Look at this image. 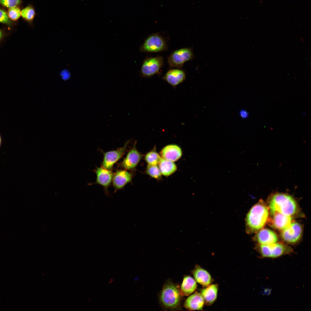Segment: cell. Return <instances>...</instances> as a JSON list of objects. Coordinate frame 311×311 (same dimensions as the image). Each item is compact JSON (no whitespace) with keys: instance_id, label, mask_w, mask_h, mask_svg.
<instances>
[{"instance_id":"obj_1","label":"cell","mask_w":311,"mask_h":311,"mask_svg":"<svg viewBox=\"0 0 311 311\" xmlns=\"http://www.w3.org/2000/svg\"><path fill=\"white\" fill-rule=\"evenodd\" d=\"M268 207L262 200L254 205L247 214L246 231L248 234L255 232L262 228L268 219Z\"/></svg>"},{"instance_id":"obj_2","label":"cell","mask_w":311,"mask_h":311,"mask_svg":"<svg viewBox=\"0 0 311 311\" xmlns=\"http://www.w3.org/2000/svg\"><path fill=\"white\" fill-rule=\"evenodd\" d=\"M269 207L271 215L278 212L291 216L297 210V204L294 199L288 194L282 193H275L270 196Z\"/></svg>"},{"instance_id":"obj_3","label":"cell","mask_w":311,"mask_h":311,"mask_svg":"<svg viewBox=\"0 0 311 311\" xmlns=\"http://www.w3.org/2000/svg\"><path fill=\"white\" fill-rule=\"evenodd\" d=\"M181 297L178 287L171 282H168L163 288L160 295V301L165 308L177 310L181 309Z\"/></svg>"},{"instance_id":"obj_4","label":"cell","mask_w":311,"mask_h":311,"mask_svg":"<svg viewBox=\"0 0 311 311\" xmlns=\"http://www.w3.org/2000/svg\"><path fill=\"white\" fill-rule=\"evenodd\" d=\"M255 249L263 258H275L293 252L292 249L283 244L274 243L263 245L259 244Z\"/></svg>"},{"instance_id":"obj_5","label":"cell","mask_w":311,"mask_h":311,"mask_svg":"<svg viewBox=\"0 0 311 311\" xmlns=\"http://www.w3.org/2000/svg\"><path fill=\"white\" fill-rule=\"evenodd\" d=\"M167 48L165 39L159 33L149 35L139 48L143 52L156 53L163 51Z\"/></svg>"},{"instance_id":"obj_6","label":"cell","mask_w":311,"mask_h":311,"mask_svg":"<svg viewBox=\"0 0 311 311\" xmlns=\"http://www.w3.org/2000/svg\"><path fill=\"white\" fill-rule=\"evenodd\" d=\"M194 57L191 48H183L173 51L167 58V61L170 68L181 69L186 62L191 60Z\"/></svg>"},{"instance_id":"obj_7","label":"cell","mask_w":311,"mask_h":311,"mask_svg":"<svg viewBox=\"0 0 311 311\" xmlns=\"http://www.w3.org/2000/svg\"><path fill=\"white\" fill-rule=\"evenodd\" d=\"M164 62V58L161 56L146 58L141 67V76L145 77H150L159 73L163 66Z\"/></svg>"},{"instance_id":"obj_8","label":"cell","mask_w":311,"mask_h":311,"mask_svg":"<svg viewBox=\"0 0 311 311\" xmlns=\"http://www.w3.org/2000/svg\"><path fill=\"white\" fill-rule=\"evenodd\" d=\"M302 227L299 223L294 222L291 223L283 230L281 236L286 242L293 244L297 242L300 239L302 234Z\"/></svg>"},{"instance_id":"obj_9","label":"cell","mask_w":311,"mask_h":311,"mask_svg":"<svg viewBox=\"0 0 311 311\" xmlns=\"http://www.w3.org/2000/svg\"><path fill=\"white\" fill-rule=\"evenodd\" d=\"M130 141L128 140L125 143L123 147L116 150L104 153L102 167L109 170L112 169L113 165L123 155Z\"/></svg>"},{"instance_id":"obj_10","label":"cell","mask_w":311,"mask_h":311,"mask_svg":"<svg viewBox=\"0 0 311 311\" xmlns=\"http://www.w3.org/2000/svg\"><path fill=\"white\" fill-rule=\"evenodd\" d=\"M186 74L184 70L181 69L169 70L162 79L175 88L185 80Z\"/></svg>"},{"instance_id":"obj_11","label":"cell","mask_w":311,"mask_h":311,"mask_svg":"<svg viewBox=\"0 0 311 311\" xmlns=\"http://www.w3.org/2000/svg\"><path fill=\"white\" fill-rule=\"evenodd\" d=\"M136 144L135 142L121 164V166L125 169L130 170L135 168L142 158L141 154L136 148Z\"/></svg>"},{"instance_id":"obj_12","label":"cell","mask_w":311,"mask_h":311,"mask_svg":"<svg viewBox=\"0 0 311 311\" xmlns=\"http://www.w3.org/2000/svg\"><path fill=\"white\" fill-rule=\"evenodd\" d=\"M191 273L196 281L204 288L211 285L213 281L209 272L199 265L195 266Z\"/></svg>"},{"instance_id":"obj_13","label":"cell","mask_w":311,"mask_h":311,"mask_svg":"<svg viewBox=\"0 0 311 311\" xmlns=\"http://www.w3.org/2000/svg\"><path fill=\"white\" fill-rule=\"evenodd\" d=\"M160 155L162 158L174 162L178 160L181 157L182 151L178 145L170 144L165 146L162 149Z\"/></svg>"},{"instance_id":"obj_14","label":"cell","mask_w":311,"mask_h":311,"mask_svg":"<svg viewBox=\"0 0 311 311\" xmlns=\"http://www.w3.org/2000/svg\"><path fill=\"white\" fill-rule=\"evenodd\" d=\"M205 304L201 294L196 292L187 298L184 303V307L189 310H202Z\"/></svg>"},{"instance_id":"obj_15","label":"cell","mask_w":311,"mask_h":311,"mask_svg":"<svg viewBox=\"0 0 311 311\" xmlns=\"http://www.w3.org/2000/svg\"><path fill=\"white\" fill-rule=\"evenodd\" d=\"M254 240L260 244L266 245L276 242L278 238L276 234L268 229L259 231L254 238Z\"/></svg>"},{"instance_id":"obj_16","label":"cell","mask_w":311,"mask_h":311,"mask_svg":"<svg viewBox=\"0 0 311 311\" xmlns=\"http://www.w3.org/2000/svg\"><path fill=\"white\" fill-rule=\"evenodd\" d=\"M132 175L125 170H118L113 175V186L116 190L123 188L128 183L131 181Z\"/></svg>"},{"instance_id":"obj_17","label":"cell","mask_w":311,"mask_h":311,"mask_svg":"<svg viewBox=\"0 0 311 311\" xmlns=\"http://www.w3.org/2000/svg\"><path fill=\"white\" fill-rule=\"evenodd\" d=\"M96 183L103 186L106 191L112 181L114 175L113 172L111 170L98 167L96 170Z\"/></svg>"},{"instance_id":"obj_18","label":"cell","mask_w":311,"mask_h":311,"mask_svg":"<svg viewBox=\"0 0 311 311\" xmlns=\"http://www.w3.org/2000/svg\"><path fill=\"white\" fill-rule=\"evenodd\" d=\"M218 288L217 284H213L201 289L200 293L204 299L205 304L206 305L211 306L216 301Z\"/></svg>"},{"instance_id":"obj_19","label":"cell","mask_w":311,"mask_h":311,"mask_svg":"<svg viewBox=\"0 0 311 311\" xmlns=\"http://www.w3.org/2000/svg\"><path fill=\"white\" fill-rule=\"evenodd\" d=\"M271 225L273 227L279 230H283L288 227L291 223V216L276 212L271 215Z\"/></svg>"},{"instance_id":"obj_20","label":"cell","mask_w":311,"mask_h":311,"mask_svg":"<svg viewBox=\"0 0 311 311\" xmlns=\"http://www.w3.org/2000/svg\"><path fill=\"white\" fill-rule=\"evenodd\" d=\"M197 286L196 282L194 279L189 276H185L179 289L181 295L189 296L195 291Z\"/></svg>"},{"instance_id":"obj_21","label":"cell","mask_w":311,"mask_h":311,"mask_svg":"<svg viewBox=\"0 0 311 311\" xmlns=\"http://www.w3.org/2000/svg\"><path fill=\"white\" fill-rule=\"evenodd\" d=\"M158 165L162 175L165 176L171 175L177 170V166L173 162L162 158Z\"/></svg>"},{"instance_id":"obj_22","label":"cell","mask_w":311,"mask_h":311,"mask_svg":"<svg viewBox=\"0 0 311 311\" xmlns=\"http://www.w3.org/2000/svg\"><path fill=\"white\" fill-rule=\"evenodd\" d=\"M161 158L154 148L147 153L145 157V160L148 164L158 165Z\"/></svg>"},{"instance_id":"obj_23","label":"cell","mask_w":311,"mask_h":311,"mask_svg":"<svg viewBox=\"0 0 311 311\" xmlns=\"http://www.w3.org/2000/svg\"><path fill=\"white\" fill-rule=\"evenodd\" d=\"M146 173L152 178L157 179H161L162 174L157 165L148 164Z\"/></svg>"},{"instance_id":"obj_24","label":"cell","mask_w":311,"mask_h":311,"mask_svg":"<svg viewBox=\"0 0 311 311\" xmlns=\"http://www.w3.org/2000/svg\"><path fill=\"white\" fill-rule=\"evenodd\" d=\"M35 14L33 8L31 6L27 7L23 9L21 12L22 17L26 20L31 21L33 19Z\"/></svg>"},{"instance_id":"obj_25","label":"cell","mask_w":311,"mask_h":311,"mask_svg":"<svg viewBox=\"0 0 311 311\" xmlns=\"http://www.w3.org/2000/svg\"><path fill=\"white\" fill-rule=\"evenodd\" d=\"M21 11L18 7H15L10 8L8 11L9 17L13 21L18 20L21 16Z\"/></svg>"},{"instance_id":"obj_26","label":"cell","mask_w":311,"mask_h":311,"mask_svg":"<svg viewBox=\"0 0 311 311\" xmlns=\"http://www.w3.org/2000/svg\"><path fill=\"white\" fill-rule=\"evenodd\" d=\"M20 3V0H0V4L9 8L16 7Z\"/></svg>"},{"instance_id":"obj_27","label":"cell","mask_w":311,"mask_h":311,"mask_svg":"<svg viewBox=\"0 0 311 311\" xmlns=\"http://www.w3.org/2000/svg\"><path fill=\"white\" fill-rule=\"evenodd\" d=\"M0 22L10 25L11 22L7 14L4 10L0 9Z\"/></svg>"},{"instance_id":"obj_28","label":"cell","mask_w":311,"mask_h":311,"mask_svg":"<svg viewBox=\"0 0 311 311\" xmlns=\"http://www.w3.org/2000/svg\"><path fill=\"white\" fill-rule=\"evenodd\" d=\"M240 116L242 119H245L247 118L249 115L248 112L245 109H242L239 112Z\"/></svg>"},{"instance_id":"obj_29","label":"cell","mask_w":311,"mask_h":311,"mask_svg":"<svg viewBox=\"0 0 311 311\" xmlns=\"http://www.w3.org/2000/svg\"><path fill=\"white\" fill-rule=\"evenodd\" d=\"M4 37V34L3 31L0 29V42Z\"/></svg>"},{"instance_id":"obj_30","label":"cell","mask_w":311,"mask_h":311,"mask_svg":"<svg viewBox=\"0 0 311 311\" xmlns=\"http://www.w3.org/2000/svg\"><path fill=\"white\" fill-rule=\"evenodd\" d=\"M300 40H301V41L302 42H303V41H304V39H303V37H300Z\"/></svg>"},{"instance_id":"obj_31","label":"cell","mask_w":311,"mask_h":311,"mask_svg":"<svg viewBox=\"0 0 311 311\" xmlns=\"http://www.w3.org/2000/svg\"><path fill=\"white\" fill-rule=\"evenodd\" d=\"M1 136L0 135V147L1 145Z\"/></svg>"}]
</instances>
